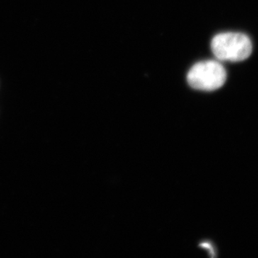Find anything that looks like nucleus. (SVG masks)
I'll return each mask as SVG.
<instances>
[{"instance_id": "f03ea898", "label": "nucleus", "mask_w": 258, "mask_h": 258, "mask_svg": "<svg viewBox=\"0 0 258 258\" xmlns=\"http://www.w3.org/2000/svg\"><path fill=\"white\" fill-rule=\"evenodd\" d=\"M227 79V73L222 64L215 60L198 62L190 69L187 81L191 88L212 91L221 88Z\"/></svg>"}, {"instance_id": "f257e3e1", "label": "nucleus", "mask_w": 258, "mask_h": 258, "mask_svg": "<svg viewBox=\"0 0 258 258\" xmlns=\"http://www.w3.org/2000/svg\"><path fill=\"white\" fill-rule=\"evenodd\" d=\"M214 55L218 60L240 62L247 59L252 53L250 39L240 32H224L217 35L212 40Z\"/></svg>"}]
</instances>
